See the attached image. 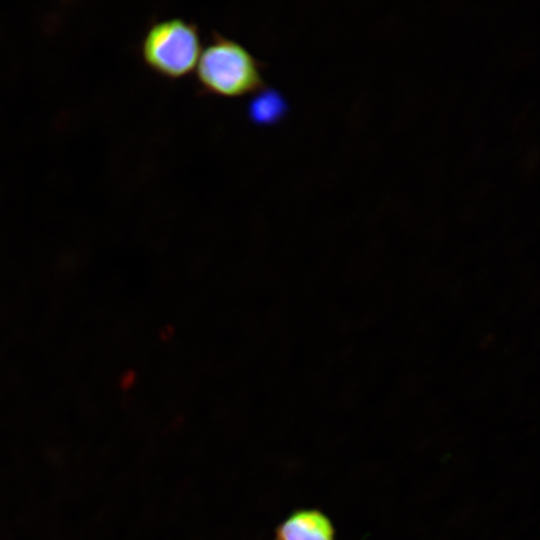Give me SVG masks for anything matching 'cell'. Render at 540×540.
Here are the masks:
<instances>
[{
	"instance_id": "obj_3",
	"label": "cell",
	"mask_w": 540,
	"mask_h": 540,
	"mask_svg": "<svg viewBox=\"0 0 540 540\" xmlns=\"http://www.w3.org/2000/svg\"><path fill=\"white\" fill-rule=\"evenodd\" d=\"M333 522L317 508H299L274 529V540H335Z\"/></svg>"
},
{
	"instance_id": "obj_2",
	"label": "cell",
	"mask_w": 540,
	"mask_h": 540,
	"mask_svg": "<svg viewBox=\"0 0 540 540\" xmlns=\"http://www.w3.org/2000/svg\"><path fill=\"white\" fill-rule=\"evenodd\" d=\"M200 53L198 25L181 17L154 22L141 42V55L148 68L170 80L190 74Z\"/></svg>"
},
{
	"instance_id": "obj_4",
	"label": "cell",
	"mask_w": 540,
	"mask_h": 540,
	"mask_svg": "<svg viewBox=\"0 0 540 540\" xmlns=\"http://www.w3.org/2000/svg\"><path fill=\"white\" fill-rule=\"evenodd\" d=\"M254 94L247 106V115L252 123L271 126L283 120L289 111V105L277 89L264 86Z\"/></svg>"
},
{
	"instance_id": "obj_1",
	"label": "cell",
	"mask_w": 540,
	"mask_h": 540,
	"mask_svg": "<svg viewBox=\"0 0 540 540\" xmlns=\"http://www.w3.org/2000/svg\"><path fill=\"white\" fill-rule=\"evenodd\" d=\"M264 66L240 42L213 31L200 53L196 78L205 94L238 98L254 94L265 86Z\"/></svg>"
}]
</instances>
